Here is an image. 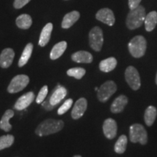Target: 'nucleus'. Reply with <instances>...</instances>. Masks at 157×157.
<instances>
[{
  "label": "nucleus",
  "mask_w": 157,
  "mask_h": 157,
  "mask_svg": "<svg viewBox=\"0 0 157 157\" xmlns=\"http://www.w3.org/2000/svg\"><path fill=\"white\" fill-rule=\"evenodd\" d=\"M155 81H156V84H157V73H156V80H155Z\"/></svg>",
  "instance_id": "nucleus-33"
},
{
  "label": "nucleus",
  "mask_w": 157,
  "mask_h": 157,
  "mask_svg": "<svg viewBox=\"0 0 157 157\" xmlns=\"http://www.w3.org/2000/svg\"><path fill=\"white\" fill-rule=\"evenodd\" d=\"M103 134L108 139H113L117 134V123L114 119L109 118L105 119L103 125Z\"/></svg>",
  "instance_id": "nucleus-10"
},
{
  "label": "nucleus",
  "mask_w": 157,
  "mask_h": 157,
  "mask_svg": "<svg viewBox=\"0 0 157 157\" xmlns=\"http://www.w3.org/2000/svg\"><path fill=\"white\" fill-rule=\"evenodd\" d=\"M117 59L113 57H110L109 58L104 59L101 60L99 64V68L101 71L108 73V72L111 71L117 67Z\"/></svg>",
  "instance_id": "nucleus-19"
},
{
  "label": "nucleus",
  "mask_w": 157,
  "mask_h": 157,
  "mask_svg": "<svg viewBox=\"0 0 157 157\" xmlns=\"http://www.w3.org/2000/svg\"><path fill=\"white\" fill-rule=\"evenodd\" d=\"M124 76L127 83L133 90L136 91L140 89L141 86L140 74L134 66H130L126 68Z\"/></svg>",
  "instance_id": "nucleus-7"
},
{
  "label": "nucleus",
  "mask_w": 157,
  "mask_h": 157,
  "mask_svg": "<svg viewBox=\"0 0 157 157\" xmlns=\"http://www.w3.org/2000/svg\"><path fill=\"white\" fill-rule=\"evenodd\" d=\"M129 140L133 143H140L146 145L148 143V133L140 124H134L129 128Z\"/></svg>",
  "instance_id": "nucleus-4"
},
{
  "label": "nucleus",
  "mask_w": 157,
  "mask_h": 157,
  "mask_svg": "<svg viewBox=\"0 0 157 157\" xmlns=\"http://www.w3.org/2000/svg\"><path fill=\"white\" fill-rule=\"evenodd\" d=\"M80 17V14L78 11H72L67 13L63 19L61 26L63 29H67L71 27Z\"/></svg>",
  "instance_id": "nucleus-16"
},
{
  "label": "nucleus",
  "mask_w": 157,
  "mask_h": 157,
  "mask_svg": "<svg viewBox=\"0 0 157 157\" xmlns=\"http://www.w3.org/2000/svg\"><path fill=\"white\" fill-rule=\"evenodd\" d=\"M48 86L45 85L40 90V91L39 92V94L38 95H37V98L36 99V103L39 104L43 103V101H44V99L46 98L47 95H48Z\"/></svg>",
  "instance_id": "nucleus-30"
},
{
  "label": "nucleus",
  "mask_w": 157,
  "mask_h": 157,
  "mask_svg": "<svg viewBox=\"0 0 157 157\" xmlns=\"http://www.w3.org/2000/svg\"><path fill=\"white\" fill-rule=\"evenodd\" d=\"M157 117V109L154 105H149L145 111L144 121L146 125L148 127L154 124L156 118Z\"/></svg>",
  "instance_id": "nucleus-22"
},
{
  "label": "nucleus",
  "mask_w": 157,
  "mask_h": 157,
  "mask_svg": "<svg viewBox=\"0 0 157 157\" xmlns=\"http://www.w3.org/2000/svg\"><path fill=\"white\" fill-rule=\"evenodd\" d=\"M33 48H34V45H33L32 43H29L25 46L18 61L19 67H23V66H25L27 63V62L29 61V60L31 58V54H32Z\"/></svg>",
  "instance_id": "nucleus-24"
},
{
  "label": "nucleus",
  "mask_w": 157,
  "mask_h": 157,
  "mask_svg": "<svg viewBox=\"0 0 157 157\" xmlns=\"http://www.w3.org/2000/svg\"><path fill=\"white\" fill-rule=\"evenodd\" d=\"M52 29H53V25L52 23H49L43 28L42 32H41L40 37H39V45L40 47H44L45 45L48 44V43L50 41L51 34H52Z\"/></svg>",
  "instance_id": "nucleus-18"
},
{
  "label": "nucleus",
  "mask_w": 157,
  "mask_h": 157,
  "mask_svg": "<svg viewBox=\"0 0 157 157\" xmlns=\"http://www.w3.org/2000/svg\"><path fill=\"white\" fill-rule=\"evenodd\" d=\"M147 48L146 39L144 36L138 35L131 39L128 44V49L130 54L135 58H141L146 53Z\"/></svg>",
  "instance_id": "nucleus-3"
},
{
  "label": "nucleus",
  "mask_w": 157,
  "mask_h": 157,
  "mask_svg": "<svg viewBox=\"0 0 157 157\" xmlns=\"http://www.w3.org/2000/svg\"><path fill=\"white\" fill-rule=\"evenodd\" d=\"M72 104H73V100L71 98L70 99L66 100L62 104V105L59 108L58 110V115H63L65 113H66L71 109V107L72 106Z\"/></svg>",
  "instance_id": "nucleus-29"
},
{
  "label": "nucleus",
  "mask_w": 157,
  "mask_h": 157,
  "mask_svg": "<svg viewBox=\"0 0 157 157\" xmlns=\"http://www.w3.org/2000/svg\"><path fill=\"white\" fill-rule=\"evenodd\" d=\"M29 83V78L26 75H17L15 76L13 79L11 80L7 91L10 93H17L18 92L22 91L24 88L28 85Z\"/></svg>",
  "instance_id": "nucleus-8"
},
{
  "label": "nucleus",
  "mask_w": 157,
  "mask_h": 157,
  "mask_svg": "<svg viewBox=\"0 0 157 157\" xmlns=\"http://www.w3.org/2000/svg\"><path fill=\"white\" fill-rule=\"evenodd\" d=\"M66 95H67V90L66 88L61 87L60 85H58L51 94V96L49 98V103L51 105L55 107L66 98Z\"/></svg>",
  "instance_id": "nucleus-11"
},
{
  "label": "nucleus",
  "mask_w": 157,
  "mask_h": 157,
  "mask_svg": "<svg viewBox=\"0 0 157 157\" xmlns=\"http://www.w3.org/2000/svg\"><path fill=\"white\" fill-rule=\"evenodd\" d=\"M64 127V122L62 120H56L53 119H48L43 121L36 127V134L39 136L50 135L60 132Z\"/></svg>",
  "instance_id": "nucleus-1"
},
{
  "label": "nucleus",
  "mask_w": 157,
  "mask_h": 157,
  "mask_svg": "<svg viewBox=\"0 0 157 157\" xmlns=\"http://www.w3.org/2000/svg\"><path fill=\"white\" fill-rule=\"evenodd\" d=\"M117 90V86L113 81H106L98 90V99L102 103H105Z\"/></svg>",
  "instance_id": "nucleus-5"
},
{
  "label": "nucleus",
  "mask_w": 157,
  "mask_h": 157,
  "mask_svg": "<svg viewBox=\"0 0 157 157\" xmlns=\"http://www.w3.org/2000/svg\"><path fill=\"white\" fill-rule=\"evenodd\" d=\"M66 48H67V42H65V41H62V42L56 44L50 52V57L51 60H56V59L60 58L64 53Z\"/></svg>",
  "instance_id": "nucleus-21"
},
{
  "label": "nucleus",
  "mask_w": 157,
  "mask_h": 157,
  "mask_svg": "<svg viewBox=\"0 0 157 157\" xmlns=\"http://www.w3.org/2000/svg\"><path fill=\"white\" fill-rule=\"evenodd\" d=\"M31 0H15L14 4V7L16 9H21L23 7H24L25 5H27Z\"/></svg>",
  "instance_id": "nucleus-31"
},
{
  "label": "nucleus",
  "mask_w": 157,
  "mask_h": 157,
  "mask_svg": "<svg viewBox=\"0 0 157 157\" xmlns=\"http://www.w3.org/2000/svg\"><path fill=\"white\" fill-rule=\"evenodd\" d=\"M14 116V111L12 110H7L2 117L0 121V129H3L5 132H9L12 129V125L10 124V119Z\"/></svg>",
  "instance_id": "nucleus-23"
},
{
  "label": "nucleus",
  "mask_w": 157,
  "mask_h": 157,
  "mask_svg": "<svg viewBox=\"0 0 157 157\" xmlns=\"http://www.w3.org/2000/svg\"><path fill=\"white\" fill-rule=\"evenodd\" d=\"M15 57V52L13 49L6 48L2 50L0 55V66L3 68H7L13 63Z\"/></svg>",
  "instance_id": "nucleus-14"
},
{
  "label": "nucleus",
  "mask_w": 157,
  "mask_h": 157,
  "mask_svg": "<svg viewBox=\"0 0 157 157\" xmlns=\"http://www.w3.org/2000/svg\"><path fill=\"white\" fill-rule=\"evenodd\" d=\"M74 157H82V156H79V155H76V156H74Z\"/></svg>",
  "instance_id": "nucleus-34"
},
{
  "label": "nucleus",
  "mask_w": 157,
  "mask_h": 157,
  "mask_svg": "<svg viewBox=\"0 0 157 157\" xmlns=\"http://www.w3.org/2000/svg\"><path fill=\"white\" fill-rule=\"evenodd\" d=\"M85 74L86 71L83 68H72L67 71L68 76L74 77L76 79H81Z\"/></svg>",
  "instance_id": "nucleus-28"
},
{
  "label": "nucleus",
  "mask_w": 157,
  "mask_h": 157,
  "mask_svg": "<svg viewBox=\"0 0 157 157\" xmlns=\"http://www.w3.org/2000/svg\"><path fill=\"white\" fill-rule=\"evenodd\" d=\"M145 29L147 31L150 32L155 29L157 25V12L151 11L146 15L144 21Z\"/></svg>",
  "instance_id": "nucleus-20"
},
{
  "label": "nucleus",
  "mask_w": 157,
  "mask_h": 157,
  "mask_svg": "<svg viewBox=\"0 0 157 157\" xmlns=\"http://www.w3.org/2000/svg\"><path fill=\"white\" fill-rule=\"evenodd\" d=\"M146 16V10L143 6L139 5L137 8L131 10L126 19L127 27L130 30L140 28L144 23Z\"/></svg>",
  "instance_id": "nucleus-2"
},
{
  "label": "nucleus",
  "mask_w": 157,
  "mask_h": 157,
  "mask_svg": "<svg viewBox=\"0 0 157 157\" xmlns=\"http://www.w3.org/2000/svg\"><path fill=\"white\" fill-rule=\"evenodd\" d=\"M34 101V93L33 92L24 94L20 97L15 104V109L18 111H22L30 105V104Z\"/></svg>",
  "instance_id": "nucleus-13"
},
{
  "label": "nucleus",
  "mask_w": 157,
  "mask_h": 157,
  "mask_svg": "<svg viewBox=\"0 0 157 157\" xmlns=\"http://www.w3.org/2000/svg\"><path fill=\"white\" fill-rule=\"evenodd\" d=\"M95 91H98V87H95Z\"/></svg>",
  "instance_id": "nucleus-35"
},
{
  "label": "nucleus",
  "mask_w": 157,
  "mask_h": 157,
  "mask_svg": "<svg viewBox=\"0 0 157 157\" xmlns=\"http://www.w3.org/2000/svg\"><path fill=\"white\" fill-rule=\"evenodd\" d=\"M71 59L74 62L79 63H90L93 61V57L87 51H78L72 55Z\"/></svg>",
  "instance_id": "nucleus-17"
},
{
  "label": "nucleus",
  "mask_w": 157,
  "mask_h": 157,
  "mask_svg": "<svg viewBox=\"0 0 157 157\" xmlns=\"http://www.w3.org/2000/svg\"><path fill=\"white\" fill-rule=\"evenodd\" d=\"M142 0H129L128 1V5L129 10H134L137 8L141 2Z\"/></svg>",
  "instance_id": "nucleus-32"
},
{
  "label": "nucleus",
  "mask_w": 157,
  "mask_h": 157,
  "mask_svg": "<svg viewBox=\"0 0 157 157\" xmlns=\"http://www.w3.org/2000/svg\"><path fill=\"white\" fill-rule=\"evenodd\" d=\"M127 146V137L125 135H121L114 145V151L117 154H122L125 152Z\"/></svg>",
  "instance_id": "nucleus-26"
},
{
  "label": "nucleus",
  "mask_w": 157,
  "mask_h": 157,
  "mask_svg": "<svg viewBox=\"0 0 157 157\" xmlns=\"http://www.w3.org/2000/svg\"><path fill=\"white\" fill-rule=\"evenodd\" d=\"M89 42L93 50L96 52L101 50L103 44V33L100 27L95 26L91 29L89 34Z\"/></svg>",
  "instance_id": "nucleus-6"
},
{
  "label": "nucleus",
  "mask_w": 157,
  "mask_h": 157,
  "mask_svg": "<svg viewBox=\"0 0 157 157\" xmlns=\"http://www.w3.org/2000/svg\"><path fill=\"white\" fill-rule=\"evenodd\" d=\"M128 103V98L126 95H121L117 97L114 101H113L111 105V111L113 113H119L121 112L127 104Z\"/></svg>",
  "instance_id": "nucleus-15"
},
{
  "label": "nucleus",
  "mask_w": 157,
  "mask_h": 157,
  "mask_svg": "<svg viewBox=\"0 0 157 157\" xmlns=\"http://www.w3.org/2000/svg\"><path fill=\"white\" fill-rule=\"evenodd\" d=\"M14 136L12 135H6L0 137V151L9 148L14 143Z\"/></svg>",
  "instance_id": "nucleus-27"
},
{
  "label": "nucleus",
  "mask_w": 157,
  "mask_h": 157,
  "mask_svg": "<svg viewBox=\"0 0 157 157\" xmlns=\"http://www.w3.org/2000/svg\"><path fill=\"white\" fill-rule=\"evenodd\" d=\"M96 19L109 26H112L115 23V16L113 11L109 8H103L96 13Z\"/></svg>",
  "instance_id": "nucleus-9"
},
{
  "label": "nucleus",
  "mask_w": 157,
  "mask_h": 157,
  "mask_svg": "<svg viewBox=\"0 0 157 157\" xmlns=\"http://www.w3.org/2000/svg\"><path fill=\"white\" fill-rule=\"evenodd\" d=\"M16 24L18 28L21 29H29L32 24V19L28 14L19 15L16 19Z\"/></svg>",
  "instance_id": "nucleus-25"
},
{
  "label": "nucleus",
  "mask_w": 157,
  "mask_h": 157,
  "mask_svg": "<svg viewBox=\"0 0 157 157\" xmlns=\"http://www.w3.org/2000/svg\"><path fill=\"white\" fill-rule=\"evenodd\" d=\"M87 108V101L85 98H79L74 104L71 111V117L74 119H78L84 115Z\"/></svg>",
  "instance_id": "nucleus-12"
}]
</instances>
